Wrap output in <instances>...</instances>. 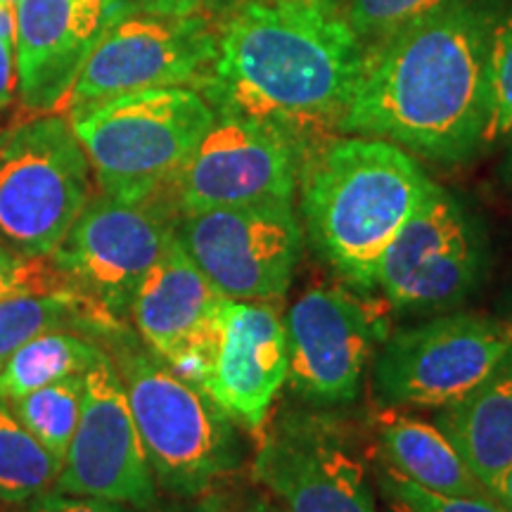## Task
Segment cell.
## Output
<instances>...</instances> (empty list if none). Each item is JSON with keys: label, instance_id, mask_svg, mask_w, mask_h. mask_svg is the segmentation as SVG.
Wrapping results in <instances>:
<instances>
[{"label": "cell", "instance_id": "1", "mask_svg": "<svg viewBox=\"0 0 512 512\" xmlns=\"http://www.w3.org/2000/svg\"><path fill=\"white\" fill-rule=\"evenodd\" d=\"M501 0H448L366 48L337 131L458 166L484 150L489 34Z\"/></svg>", "mask_w": 512, "mask_h": 512}, {"label": "cell", "instance_id": "2", "mask_svg": "<svg viewBox=\"0 0 512 512\" xmlns=\"http://www.w3.org/2000/svg\"><path fill=\"white\" fill-rule=\"evenodd\" d=\"M366 46L337 0H240L216 22L207 98L306 133L339 124L356 91Z\"/></svg>", "mask_w": 512, "mask_h": 512}, {"label": "cell", "instance_id": "3", "mask_svg": "<svg viewBox=\"0 0 512 512\" xmlns=\"http://www.w3.org/2000/svg\"><path fill=\"white\" fill-rule=\"evenodd\" d=\"M434 181L389 140L349 136L304 157L302 226L311 245L361 290H373L382 254Z\"/></svg>", "mask_w": 512, "mask_h": 512}, {"label": "cell", "instance_id": "4", "mask_svg": "<svg viewBox=\"0 0 512 512\" xmlns=\"http://www.w3.org/2000/svg\"><path fill=\"white\" fill-rule=\"evenodd\" d=\"M195 88H147L67 112L102 195L143 202L171 183L214 124Z\"/></svg>", "mask_w": 512, "mask_h": 512}, {"label": "cell", "instance_id": "5", "mask_svg": "<svg viewBox=\"0 0 512 512\" xmlns=\"http://www.w3.org/2000/svg\"><path fill=\"white\" fill-rule=\"evenodd\" d=\"M114 366L159 486L195 498L238 470V425L202 387L143 351H124Z\"/></svg>", "mask_w": 512, "mask_h": 512}, {"label": "cell", "instance_id": "6", "mask_svg": "<svg viewBox=\"0 0 512 512\" xmlns=\"http://www.w3.org/2000/svg\"><path fill=\"white\" fill-rule=\"evenodd\" d=\"M93 197V169L67 114L27 112L0 128V242L50 256Z\"/></svg>", "mask_w": 512, "mask_h": 512}, {"label": "cell", "instance_id": "7", "mask_svg": "<svg viewBox=\"0 0 512 512\" xmlns=\"http://www.w3.org/2000/svg\"><path fill=\"white\" fill-rule=\"evenodd\" d=\"M512 354V323L482 313H439L382 342L373 392L389 408L451 406L489 380Z\"/></svg>", "mask_w": 512, "mask_h": 512}, {"label": "cell", "instance_id": "8", "mask_svg": "<svg viewBox=\"0 0 512 512\" xmlns=\"http://www.w3.org/2000/svg\"><path fill=\"white\" fill-rule=\"evenodd\" d=\"M178 209L169 192L143 202L93 195L50 261L67 283L114 320L131 313L143 278L176 238Z\"/></svg>", "mask_w": 512, "mask_h": 512}, {"label": "cell", "instance_id": "9", "mask_svg": "<svg viewBox=\"0 0 512 512\" xmlns=\"http://www.w3.org/2000/svg\"><path fill=\"white\" fill-rule=\"evenodd\" d=\"M176 240L223 297L280 302L304 254L294 200L178 214Z\"/></svg>", "mask_w": 512, "mask_h": 512}, {"label": "cell", "instance_id": "10", "mask_svg": "<svg viewBox=\"0 0 512 512\" xmlns=\"http://www.w3.org/2000/svg\"><path fill=\"white\" fill-rule=\"evenodd\" d=\"M484 261V235L475 216L434 183L382 254L375 287L396 311L439 316L470 299Z\"/></svg>", "mask_w": 512, "mask_h": 512}, {"label": "cell", "instance_id": "11", "mask_svg": "<svg viewBox=\"0 0 512 512\" xmlns=\"http://www.w3.org/2000/svg\"><path fill=\"white\" fill-rule=\"evenodd\" d=\"M214 62V19L121 12L88 55L64 114L147 88L183 86L204 93Z\"/></svg>", "mask_w": 512, "mask_h": 512}, {"label": "cell", "instance_id": "12", "mask_svg": "<svg viewBox=\"0 0 512 512\" xmlns=\"http://www.w3.org/2000/svg\"><path fill=\"white\" fill-rule=\"evenodd\" d=\"M306 143L287 128L216 110L214 124L178 171L169 195L178 214L294 200Z\"/></svg>", "mask_w": 512, "mask_h": 512}, {"label": "cell", "instance_id": "13", "mask_svg": "<svg viewBox=\"0 0 512 512\" xmlns=\"http://www.w3.org/2000/svg\"><path fill=\"white\" fill-rule=\"evenodd\" d=\"M287 382L311 406L358 399L387 323L361 297L339 287H311L285 313Z\"/></svg>", "mask_w": 512, "mask_h": 512}, {"label": "cell", "instance_id": "14", "mask_svg": "<svg viewBox=\"0 0 512 512\" xmlns=\"http://www.w3.org/2000/svg\"><path fill=\"white\" fill-rule=\"evenodd\" d=\"M252 470L283 512H377L366 463L320 415H283L261 439Z\"/></svg>", "mask_w": 512, "mask_h": 512}, {"label": "cell", "instance_id": "15", "mask_svg": "<svg viewBox=\"0 0 512 512\" xmlns=\"http://www.w3.org/2000/svg\"><path fill=\"white\" fill-rule=\"evenodd\" d=\"M55 491L126 503L136 510H150L157 501V479L110 354L83 375L81 418Z\"/></svg>", "mask_w": 512, "mask_h": 512}, {"label": "cell", "instance_id": "16", "mask_svg": "<svg viewBox=\"0 0 512 512\" xmlns=\"http://www.w3.org/2000/svg\"><path fill=\"white\" fill-rule=\"evenodd\" d=\"M121 12L114 0H17L15 72L24 110L64 114L88 55Z\"/></svg>", "mask_w": 512, "mask_h": 512}, {"label": "cell", "instance_id": "17", "mask_svg": "<svg viewBox=\"0 0 512 512\" xmlns=\"http://www.w3.org/2000/svg\"><path fill=\"white\" fill-rule=\"evenodd\" d=\"M226 299L174 238L147 271L128 316L155 356L200 387Z\"/></svg>", "mask_w": 512, "mask_h": 512}, {"label": "cell", "instance_id": "18", "mask_svg": "<svg viewBox=\"0 0 512 512\" xmlns=\"http://www.w3.org/2000/svg\"><path fill=\"white\" fill-rule=\"evenodd\" d=\"M285 384L287 332L278 302L226 299L200 387L235 425L259 434Z\"/></svg>", "mask_w": 512, "mask_h": 512}, {"label": "cell", "instance_id": "19", "mask_svg": "<svg viewBox=\"0 0 512 512\" xmlns=\"http://www.w3.org/2000/svg\"><path fill=\"white\" fill-rule=\"evenodd\" d=\"M434 425L456 446L486 491L512 465V354L503 368L451 406Z\"/></svg>", "mask_w": 512, "mask_h": 512}, {"label": "cell", "instance_id": "20", "mask_svg": "<svg viewBox=\"0 0 512 512\" xmlns=\"http://www.w3.org/2000/svg\"><path fill=\"white\" fill-rule=\"evenodd\" d=\"M375 441L377 460L422 489L451 496L489 494L437 425L384 411L375 418Z\"/></svg>", "mask_w": 512, "mask_h": 512}, {"label": "cell", "instance_id": "21", "mask_svg": "<svg viewBox=\"0 0 512 512\" xmlns=\"http://www.w3.org/2000/svg\"><path fill=\"white\" fill-rule=\"evenodd\" d=\"M121 328L119 320L79 292L22 294L0 302V368L29 339L48 330H72L91 337L112 335Z\"/></svg>", "mask_w": 512, "mask_h": 512}, {"label": "cell", "instance_id": "22", "mask_svg": "<svg viewBox=\"0 0 512 512\" xmlns=\"http://www.w3.org/2000/svg\"><path fill=\"white\" fill-rule=\"evenodd\" d=\"M107 351L83 332L48 330L29 339L0 368V401L46 387V384L86 375Z\"/></svg>", "mask_w": 512, "mask_h": 512}, {"label": "cell", "instance_id": "23", "mask_svg": "<svg viewBox=\"0 0 512 512\" xmlns=\"http://www.w3.org/2000/svg\"><path fill=\"white\" fill-rule=\"evenodd\" d=\"M62 463L0 401V503L29 505L55 491Z\"/></svg>", "mask_w": 512, "mask_h": 512}, {"label": "cell", "instance_id": "24", "mask_svg": "<svg viewBox=\"0 0 512 512\" xmlns=\"http://www.w3.org/2000/svg\"><path fill=\"white\" fill-rule=\"evenodd\" d=\"M19 425L64 463L83 406V375L46 384L19 399L3 401Z\"/></svg>", "mask_w": 512, "mask_h": 512}, {"label": "cell", "instance_id": "25", "mask_svg": "<svg viewBox=\"0 0 512 512\" xmlns=\"http://www.w3.org/2000/svg\"><path fill=\"white\" fill-rule=\"evenodd\" d=\"M489 121L484 147L503 143L512 136V0H501L489 34Z\"/></svg>", "mask_w": 512, "mask_h": 512}, {"label": "cell", "instance_id": "26", "mask_svg": "<svg viewBox=\"0 0 512 512\" xmlns=\"http://www.w3.org/2000/svg\"><path fill=\"white\" fill-rule=\"evenodd\" d=\"M375 482L387 503L399 505L406 512H510L491 494L451 496L422 489V486L408 482L406 477L396 475L382 460L375 463Z\"/></svg>", "mask_w": 512, "mask_h": 512}, {"label": "cell", "instance_id": "27", "mask_svg": "<svg viewBox=\"0 0 512 512\" xmlns=\"http://www.w3.org/2000/svg\"><path fill=\"white\" fill-rule=\"evenodd\" d=\"M444 3L448 0H347L342 8L349 27L368 48Z\"/></svg>", "mask_w": 512, "mask_h": 512}, {"label": "cell", "instance_id": "28", "mask_svg": "<svg viewBox=\"0 0 512 512\" xmlns=\"http://www.w3.org/2000/svg\"><path fill=\"white\" fill-rule=\"evenodd\" d=\"M76 292L50 256H19L0 242V302L22 294Z\"/></svg>", "mask_w": 512, "mask_h": 512}, {"label": "cell", "instance_id": "29", "mask_svg": "<svg viewBox=\"0 0 512 512\" xmlns=\"http://www.w3.org/2000/svg\"><path fill=\"white\" fill-rule=\"evenodd\" d=\"M124 12H155V15H202L219 17L238 0H114Z\"/></svg>", "mask_w": 512, "mask_h": 512}, {"label": "cell", "instance_id": "30", "mask_svg": "<svg viewBox=\"0 0 512 512\" xmlns=\"http://www.w3.org/2000/svg\"><path fill=\"white\" fill-rule=\"evenodd\" d=\"M27 512H140L126 503L102 501V498L69 496V494H50L36 498L27 505Z\"/></svg>", "mask_w": 512, "mask_h": 512}, {"label": "cell", "instance_id": "31", "mask_svg": "<svg viewBox=\"0 0 512 512\" xmlns=\"http://www.w3.org/2000/svg\"><path fill=\"white\" fill-rule=\"evenodd\" d=\"M17 91V72H15V41L12 38H0V110L10 105Z\"/></svg>", "mask_w": 512, "mask_h": 512}, {"label": "cell", "instance_id": "32", "mask_svg": "<svg viewBox=\"0 0 512 512\" xmlns=\"http://www.w3.org/2000/svg\"><path fill=\"white\" fill-rule=\"evenodd\" d=\"M489 494L494 496L496 501L503 505V508H508L512 512V465L503 472L501 477L496 479V484L491 486Z\"/></svg>", "mask_w": 512, "mask_h": 512}, {"label": "cell", "instance_id": "33", "mask_svg": "<svg viewBox=\"0 0 512 512\" xmlns=\"http://www.w3.org/2000/svg\"><path fill=\"white\" fill-rule=\"evenodd\" d=\"M0 38L15 41V5L0 3Z\"/></svg>", "mask_w": 512, "mask_h": 512}, {"label": "cell", "instance_id": "34", "mask_svg": "<svg viewBox=\"0 0 512 512\" xmlns=\"http://www.w3.org/2000/svg\"><path fill=\"white\" fill-rule=\"evenodd\" d=\"M242 512H283L278 503L266 501V498H254V501L247 503V508Z\"/></svg>", "mask_w": 512, "mask_h": 512}, {"label": "cell", "instance_id": "35", "mask_svg": "<svg viewBox=\"0 0 512 512\" xmlns=\"http://www.w3.org/2000/svg\"><path fill=\"white\" fill-rule=\"evenodd\" d=\"M501 181L512 190V136L508 138V152H505V159L501 164Z\"/></svg>", "mask_w": 512, "mask_h": 512}, {"label": "cell", "instance_id": "36", "mask_svg": "<svg viewBox=\"0 0 512 512\" xmlns=\"http://www.w3.org/2000/svg\"><path fill=\"white\" fill-rule=\"evenodd\" d=\"M389 510H392V512H406L403 508H399V505H392V503H389Z\"/></svg>", "mask_w": 512, "mask_h": 512}, {"label": "cell", "instance_id": "37", "mask_svg": "<svg viewBox=\"0 0 512 512\" xmlns=\"http://www.w3.org/2000/svg\"><path fill=\"white\" fill-rule=\"evenodd\" d=\"M0 3H5V5H15L17 0H0Z\"/></svg>", "mask_w": 512, "mask_h": 512}, {"label": "cell", "instance_id": "38", "mask_svg": "<svg viewBox=\"0 0 512 512\" xmlns=\"http://www.w3.org/2000/svg\"><path fill=\"white\" fill-rule=\"evenodd\" d=\"M176 512H204V510H176Z\"/></svg>", "mask_w": 512, "mask_h": 512}, {"label": "cell", "instance_id": "39", "mask_svg": "<svg viewBox=\"0 0 512 512\" xmlns=\"http://www.w3.org/2000/svg\"><path fill=\"white\" fill-rule=\"evenodd\" d=\"M238 3H240V0H238Z\"/></svg>", "mask_w": 512, "mask_h": 512}]
</instances>
